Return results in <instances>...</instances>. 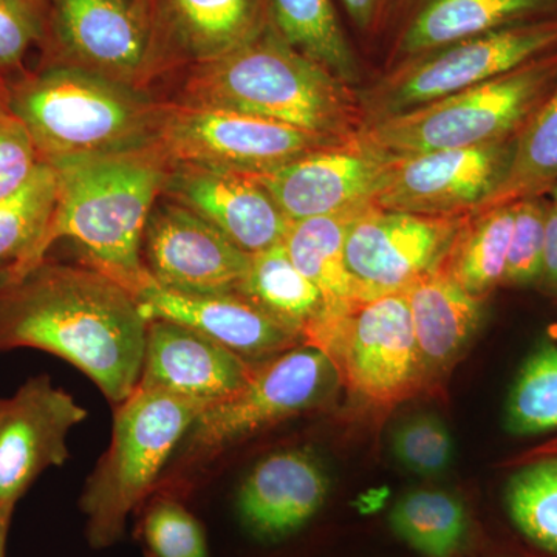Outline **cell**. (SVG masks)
I'll return each instance as SVG.
<instances>
[{"mask_svg":"<svg viewBox=\"0 0 557 557\" xmlns=\"http://www.w3.org/2000/svg\"><path fill=\"white\" fill-rule=\"evenodd\" d=\"M40 159L24 124L13 115L0 120V199L22 188Z\"/></svg>","mask_w":557,"mask_h":557,"instance_id":"cell-37","label":"cell"},{"mask_svg":"<svg viewBox=\"0 0 557 557\" xmlns=\"http://www.w3.org/2000/svg\"><path fill=\"white\" fill-rule=\"evenodd\" d=\"M362 38L375 39L388 0H339Z\"/></svg>","mask_w":557,"mask_h":557,"instance_id":"cell-38","label":"cell"},{"mask_svg":"<svg viewBox=\"0 0 557 557\" xmlns=\"http://www.w3.org/2000/svg\"><path fill=\"white\" fill-rule=\"evenodd\" d=\"M0 403H2V399H0Z\"/></svg>","mask_w":557,"mask_h":557,"instance_id":"cell-44","label":"cell"},{"mask_svg":"<svg viewBox=\"0 0 557 557\" xmlns=\"http://www.w3.org/2000/svg\"><path fill=\"white\" fill-rule=\"evenodd\" d=\"M339 145L344 143L276 121L175 101L164 102L156 139L168 164H196L249 177Z\"/></svg>","mask_w":557,"mask_h":557,"instance_id":"cell-10","label":"cell"},{"mask_svg":"<svg viewBox=\"0 0 557 557\" xmlns=\"http://www.w3.org/2000/svg\"><path fill=\"white\" fill-rule=\"evenodd\" d=\"M392 161L359 135L255 178L295 222L373 203Z\"/></svg>","mask_w":557,"mask_h":557,"instance_id":"cell-16","label":"cell"},{"mask_svg":"<svg viewBox=\"0 0 557 557\" xmlns=\"http://www.w3.org/2000/svg\"><path fill=\"white\" fill-rule=\"evenodd\" d=\"M258 366L196 330L152 319L148 321L138 387L209 406L247 386Z\"/></svg>","mask_w":557,"mask_h":557,"instance_id":"cell-20","label":"cell"},{"mask_svg":"<svg viewBox=\"0 0 557 557\" xmlns=\"http://www.w3.org/2000/svg\"><path fill=\"white\" fill-rule=\"evenodd\" d=\"M46 32V0H0V73L7 81L25 73V54L42 46Z\"/></svg>","mask_w":557,"mask_h":557,"instance_id":"cell-36","label":"cell"},{"mask_svg":"<svg viewBox=\"0 0 557 557\" xmlns=\"http://www.w3.org/2000/svg\"><path fill=\"white\" fill-rule=\"evenodd\" d=\"M512 435L545 434L557 429V346L544 343L520 368L505 408Z\"/></svg>","mask_w":557,"mask_h":557,"instance_id":"cell-31","label":"cell"},{"mask_svg":"<svg viewBox=\"0 0 557 557\" xmlns=\"http://www.w3.org/2000/svg\"><path fill=\"white\" fill-rule=\"evenodd\" d=\"M57 200V168L44 161L22 188L0 199V270L13 271L14 281L38 265Z\"/></svg>","mask_w":557,"mask_h":557,"instance_id":"cell-27","label":"cell"},{"mask_svg":"<svg viewBox=\"0 0 557 557\" xmlns=\"http://www.w3.org/2000/svg\"><path fill=\"white\" fill-rule=\"evenodd\" d=\"M388 522L401 541L424 557L456 556L468 534L467 508L445 491H410L394 505Z\"/></svg>","mask_w":557,"mask_h":557,"instance_id":"cell-30","label":"cell"},{"mask_svg":"<svg viewBox=\"0 0 557 557\" xmlns=\"http://www.w3.org/2000/svg\"><path fill=\"white\" fill-rule=\"evenodd\" d=\"M143 260L161 287L189 295L239 293L251 255L193 211L164 199L150 211Z\"/></svg>","mask_w":557,"mask_h":557,"instance_id":"cell-14","label":"cell"},{"mask_svg":"<svg viewBox=\"0 0 557 557\" xmlns=\"http://www.w3.org/2000/svg\"><path fill=\"white\" fill-rule=\"evenodd\" d=\"M539 284L553 295H557V209L549 201L547 219H545L544 256H542Z\"/></svg>","mask_w":557,"mask_h":557,"instance_id":"cell-39","label":"cell"},{"mask_svg":"<svg viewBox=\"0 0 557 557\" xmlns=\"http://www.w3.org/2000/svg\"><path fill=\"white\" fill-rule=\"evenodd\" d=\"M392 450L409 471L423 478H435L453 461L454 440L438 417L420 413L399 424L392 435Z\"/></svg>","mask_w":557,"mask_h":557,"instance_id":"cell-35","label":"cell"},{"mask_svg":"<svg viewBox=\"0 0 557 557\" xmlns=\"http://www.w3.org/2000/svg\"><path fill=\"white\" fill-rule=\"evenodd\" d=\"M557 20V0H388L375 38L388 65L512 25Z\"/></svg>","mask_w":557,"mask_h":557,"instance_id":"cell-17","label":"cell"},{"mask_svg":"<svg viewBox=\"0 0 557 557\" xmlns=\"http://www.w3.org/2000/svg\"><path fill=\"white\" fill-rule=\"evenodd\" d=\"M516 138L392 161L373 205L420 215L472 214L504 180Z\"/></svg>","mask_w":557,"mask_h":557,"instance_id":"cell-13","label":"cell"},{"mask_svg":"<svg viewBox=\"0 0 557 557\" xmlns=\"http://www.w3.org/2000/svg\"><path fill=\"white\" fill-rule=\"evenodd\" d=\"M512 523L537 548L557 556V457L520 468L507 486Z\"/></svg>","mask_w":557,"mask_h":557,"instance_id":"cell-32","label":"cell"},{"mask_svg":"<svg viewBox=\"0 0 557 557\" xmlns=\"http://www.w3.org/2000/svg\"><path fill=\"white\" fill-rule=\"evenodd\" d=\"M304 344L324 351L339 383L373 408H392L429 386L403 293L322 311Z\"/></svg>","mask_w":557,"mask_h":557,"instance_id":"cell-7","label":"cell"},{"mask_svg":"<svg viewBox=\"0 0 557 557\" xmlns=\"http://www.w3.org/2000/svg\"><path fill=\"white\" fill-rule=\"evenodd\" d=\"M160 75L218 60L265 28V0H152Z\"/></svg>","mask_w":557,"mask_h":557,"instance_id":"cell-21","label":"cell"},{"mask_svg":"<svg viewBox=\"0 0 557 557\" xmlns=\"http://www.w3.org/2000/svg\"><path fill=\"white\" fill-rule=\"evenodd\" d=\"M512 223V203L469 214L442 269L469 295L485 300L504 284Z\"/></svg>","mask_w":557,"mask_h":557,"instance_id":"cell-26","label":"cell"},{"mask_svg":"<svg viewBox=\"0 0 557 557\" xmlns=\"http://www.w3.org/2000/svg\"><path fill=\"white\" fill-rule=\"evenodd\" d=\"M148 321L129 289L89 267L44 259L0 293V351L38 348L119 406L138 387Z\"/></svg>","mask_w":557,"mask_h":557,"instance_id":"cell-1","label":"cell"},{"mask_svg":"<svg viewBox=\"0 0 557 557\" xmlns=\"http://www.w3.org/2000/svg\"><path fill=\"white\" fill-rule=\"evenodd\" d=\"M141 541L149 557H208L199 520L174 498H159L143 516Z\"/></svg>","mask_w":557,"mask_h":557,"instance_id":"cell-33","label":"cell"},{"mask_svg":"<svg viewBox=\"0 0 557 557\" xmlns=\"http://www.w3.org/2000/svg\"><path fill=\"white\" fill-rule=\"evenodd\" d=\"M545 197H547L549 203H552L553 207L557 209V182L552 186V188L548 189V193L545 194Z\"/></svg>","mask_w":557,"mask_h":557,"instance_id":"cell-43","label":"cell"},{"mask_svg":"<svg viewBox=\"0 0 557 557\" xmlns=\"http://www.w3.org/2000/svg\"><path fill=\"white\" fill-rule=\"evenodd\" d=\"M418 357L428 384L456 366L483 319V302L465 292L445 270L418 278L405 293Z\"/></svg>","mask_w":557,"mask_h":557,"instance_id":"cell-23","label":"cell"},{"mask_svg":"<svg viewBox=\"0 0 557 557\" xmlns=\"http://www.w3.org/2000/svg\"><path fill=\"white\" fill-rule=\"evenodd\" d=\"M13 271L11 270H0V293L3 292L10 284H13Z\"/></svg>","mask_w":557,"mask_h":557,"instance_id":"cell-42","label":"cell"},{"mask_svg":"<svg viewBox=\"0 0 557 557\" xmlns=\"http://www.w3.org/2000/svg\"><path fill=\"white\" fill-rule=\"evenodd\" d=\"M87 410L47 375L0 403V507L14 511L28 487L69 458L67 437Z\"/></svg>","mask_w":557,"mask_h":557,"instance_id":"cell-15","label":"cell"},{"mask_svg":"<svg viewBox=\"0 0 557 557\" xmlns=\"http://www.w3.org/2000/svg\"><path fill=\"white\" fill-rule=\"evenodd\" d=\"M339 384L324 351L300 344L260 362L247 386L201 410L178 445V458L200 463L282 421L322 409Z\"/></svg>","mask_w":557,"mask_h":557,"instance_id":"cell-9","label":"cell"},{"mask_svg":"<svg viewBox=\"0 0 557 557\" xmlns=\"http://www.w3.org/2000/svg\"><path fill=\"white\" fill-rule=\"evenodd\" d=\"M164 199L182 205L247 255L284 240L289 220L255 177L196 164H170Z\"/></svg>","mask_w":557,"mask_h":557,"instance_id":"cell-18","label":"cell"},{"mask_svg":"<svg viewBox=\"0 0 557 557\" xmlns=\"http://www.w3.org/2000/svg\"><path fill=\"white\" fill-rule=\"evenodd\" d=\"M11 116L9 81L0 73V120Z\"/></svg>","mask_w":557,"mask_h":557,"instance_id":"cell-41","label":"cell"},{"mask_svg":"<svg viewBox=\"0 0 557 557\" xmlns=\"http://www.w3.org/2000/svg\"><path fill=\"white\" fill-rule=\"evenodd\" d=\"M327 496V474L311 450H281L251 469L237 496V512L252 536L284 541L318 515Z\"/></svg>","mask_w":557,"mask_h":557,"instance_id":"cell-22","label":"cell"},{"mask_svg":"<svg viewBox=\"0 0 557 557\" xmlns=\"http://www.w3.org/2000/svg\"><path fill=\"white\" fill-rule=\"evenodd\" d=\"M468 215L410 214L375 205L362 209L344 251L355 300L405 293L440 269Z\"/></svg>","mask_w":557,"mask_h":557,"instance_id":"cell-12","label":"cell"},{"mask_svg":"<svg viewBox=\"0 0 557 557\" xmlns=\"http://www.w3.org/2000/svg\"><path fill=\"white\" fill-rule=\"evenodd\" d=\"M369 205L373 203L289 222L282 244L300 273L321 293L322 311L341 309L355 300L344 251L351 223Z\"/></svg>","mask_w":557,"mask_h":557,"instance_id":"cell-25","label":"cell"},{"mask_svg":"<svg viewBox=\"0 0 557 557\" xmlns=\"http://www.w3.org/2000/svg\"><path fill=\"white\" fill-rule=\"evenodd\" d=\"M135 299L146 321L163 319L185 325L255 364L304 344L300 333L239 293L189 295L161 287L152 278Z\"/></svg>","mask_w":557,"mask_h":557,"instance_id":"cell-19","label":"cell"},{"mask_svg":"<svg viewBox=\"0 0 557 557\" xmlns=\"http://www.w3.org/2000/svg\"><path fill=\"white\" fill-rule=\"evenodd\" d=\"M239 295L302 338L324 309L321 293L293 263L282 242L251 255Z\"/></svg>","mask_w":557,"mask_h":557,"instance_id":"cell-28","label":"cell"},{"mask_svg":"<svg viewBox=\"0 0 557 557\" xmlns=\"http://www.w3.org/2000/svg\"><path fill=\"white\" fill-rule=\"evenodd\" d=\"M207 406L156 388H135L116 406L109 449L81 496L91 547H112L145 502L186 432Z\"/></svg>","mask_w":557,"mask_h":557,"instance_id":"cell-5","label":"cell"},{"mask_svg":"<svg viewBox=\"0 0 557 557\" xmlns=\"http://www.w3.org/2000/svg\"><path fill=\"white\" fill-rule=\"evenodd\" d=\"M557 87V50L409 112L373 121L361 137L398 157L516 138Z\"/></svg>","mask_w":557,"mask_h":557,"instance_id":"cell-6","label":"cell"},{"mask_svg":"<svg viewBox=\"0 0 557 557\" xmlns=\"http://www.w3.org/2000/svg\"><path fill=\"white\" fill-rule=\"evenodd\" d=\"M10 110L49 164L156 146L164 102L100 73L42 62L9 81Z\"/></svg>","mask_w":557,"mask_h":557,"instance_id":"cell-4","label":"cell"},{"mask_svg":"<svg viewBox=\"0 0 557 557\" xmlns=\"http://www.w3.org/2000/svg\"><path fill=\"white\" fill-rule=\"evenodd\" d=\"M51 166L58 172V200L40 242L39 263L58 240H70L84 265L137 295L152 281L143 260V237L163 193L168 161L152 146Z\"/></svg>","mask_w":557,"mask_h":557,"instance_id":"cell-3","label":"cell"},{"mask_svg":"<svg viewBox=\"0 0 557 557\" xmlns=\"http://www.w3.org/2000/svg\"><path fill=\"white\" fill-rule=\"evenodd\" d=\"M557 50V20L512 25L392 65L359 94L366 126L497 78Z\"/></svg>","mask_w":557,"mask_h":557,"instance_id":"cell-8","label":"cell"},{"mask_svg":"<svg viewBox=\"0 0 557 557\" xmlns=\"http://www.w3.org/2000/svg\"><path fill=\"white\" fill-rule=\"evenodd\" d=\"M11 516H13L11 509L0 507V557H7V537H9Z\"/></svg>","mask_w":557,"mask_h":557,"instance_id":"cell-40","label":"cell"},{"mask_svg":"<svg viewBox=\"0 0 557 557\" xmlns=\"http://www.w3.org/2000/svg\"><path fill=\"white\" fill-rule=\"evenodd\" d=\"M556 182L557 87L519 132L504 180L475 212L545 196Z\"/></svg>","mask_w":557,"mask_h":557,"instance_id":"cell-29","label":"cell"},{"mask_svg":"<svg viewBox=\"0 0 557 557\" xmlns=\"http://www.w3.org/2000/svg\"><path fill=\"white\" fill-rule=\"evenodd\" d=\"M512 207L515 223L502 285L533 287L541 281L548 199L545 196L528 197L515 201Z\"/></svg>","mask_w":557,"mask_h":557,"instance_id":"cell-34","label":"cell"},{"mask_svg":"<svg viewBox=\"0 0 557 557\" xmlns=\"http://www.w3.org/2000/svg\"><path fill=\"white\" fill-rule=\"evenodd\" d=\"M185 72L180 104L258 116L343 143L366 127L358 91L292 49L269 24L239 49Z\"/></svg>","mask_w":557,"mask_h":557,"instance_id":"cell-2","label":"cell"},{"mask_svg":"<svg viewBox=\"0 0 557 557\" xmlns=\"http://www.w3.org/2000/svg\"><path fill=\"white\" fill-rule=\"evenodd\" d=\"M267 24L292 49L358 87L361 62L333 0H265Z\"/></svg>","mask_w":557,"mask_h":557,"instance_id":"cell-24","label":"cell"},{"mask_svg":"<svg viewBox=\"0 0 557 557\" xmlns=\"http://www.w3.org/2000/svg\"><path fill=\"white\" fill-rule=\"evenodd\" d=\"M42 62H60L146 89L160 76L152 0H46Z\"/></svg>","mask_w":557,"mask_h":557,"instance_id":"cell-11","label":"cell"}]
</instances>
